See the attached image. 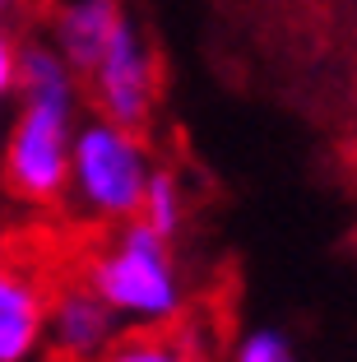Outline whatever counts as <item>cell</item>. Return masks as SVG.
Listing matches in <instances>:
<instances>
[{"label":"cell","instance_id":"obj_9","mask_svg":"<svg viewBox=\"0 0 357 362\" xmlns=\"http://www.w3.org/2000/svg\"><path fill=\"white\" fill-rule=\"evenodd\" d=\"M98 362H209L190 334L172 325H135L130 334H116L112 349Z\"/></svg>","mask_w":357,"mask_h":362},{"label":"cell","instance_id":"obj_13","mask_svg":"<svg viewBox=\"0 0 357 362\" xmlns=\"http://www.w3.org/2000/svg\"><path fill=\"white\" fill-rule=\"evenodd\" d=\"M19 5H23V0H0V19H10V14L19 10Z\"/></svg>","mask_w":357,"mask_h":362},{"label":"cell","instance_id":"obj_11","mask_svg":"<svg viewBox=\"0 0 357 362\" xmlns=\"http://www.w3.org/2000/svg\"><path fill=\"white\" fill-rule=\"evenodd\" d=\"M228 362H297V349H293V339H288L283 330L260 325V330L242 334V339L232 344V358Z\"/></svg>","mask_w":357,"mask_h":362},{"label":"cell","instance_id":"obj_14","mask_svg":"<svg viewBox=\"0 0 357 362\" xmlns=\"http://www.w3.org/2000/svg\"><path fill=\"white\" fill-rule=\"evenodd\" d=\"M5 121H10V112H5V107H0V144H5Z\"/></svg>","mask_w":357,"mask_h":362},{"label":"cell","instance_id":"obj_6","mask_svg":"<svg viewBox=\"0 0 357 362\" xmlns=\"http://www.w3.org/2000/svg\"><path fill=\"white\" fill-rule=\"evenodd\" d=\"M52 288L28 260L0 256V362H33L47 344Z\"/></svg>","mask_w":357,"mask_h":362},{"label":"cell","instance_id":"obj_2","mask_svg":"<svg viewBox=\"0 0 357 362\" xmlns=\"http://www.w3.org/2000/svg\"><path fill=\"white\" fill-rule=\"evenodd\" d=\"M148 172H153V153L144 144V130L107 121L93 112L74 126L65 200L84 214L88 223L116 228L126 218H135Z\"/></svg>","mask_w":357,"mask_h":362},{"label":"cell","instance_id":"obj_1","mask_svg":"<svg viewBox=\"0 0 357 362\" xmlns=\"http://www.w3.org/2000/svg\"><path fill=\"white\" fill-rule=\"evenodd\" d=\"M79 279L116 311L121 325H177L186 316V279L177 269L172 237L139 218L116 223L112 242L88 256Z\"/></svg>","mask_w":357,"mask_h":362},{"label":"cell","instance_id":"obj_4","mask_svg":"<svg viewBox=\"0 0 357 362\" xmlns=\"http://www.w3.org/2000/svg\"><path fill=\"white\" fill-rule=\"evenodd\" d=\"M84 93L93 103V112L107 121H121V126H135V130H144L153 121L158 56L130 14L116 23L107 52L98 56V65L84 75Z\"/></svg>","mask_w":357,"mask_h":362},{"label":"cell","instance_id":"obj_12","mask_svg":"<svg viewBox=\"0 0 357 362\" xmlns=\"http://www.w3.org/2000/svg\"><path fill=\"white\" fill-rule=\"evenodd\" d=\"M19 47H23V37L14 33V23L0 19V107L14 103V84H19Z\"/></svg>","mask_w":357,"mask_h":362},{"label":"cell","instance_id":"obj_5","mask_svg":"<svg viewBox=\"0 0 357 362\" xmlns=\"http://www.w3.org/2000/svg\"><path fill=\"white\" fill-rule=\"evenodd\" d=\"M116 334H121L116 311L98 298L84 279H70V284L52 288V302H47V344L65 362H98L112 349Z\"/></svg>","mask_w":357,"mask_h":362},{"label":"cell","instance_id":"obj_3","mask_svg":"<svg viewBox=\"0 0 357 362\" xmlns=\"http://www.w3.org/2000/svg\"><path fill=\"white\" fill-rule=\"evenodd\" d=\"M79 112L47 103H19L5 121L0 144V186L14 204L28 209H56L70 181V144Z\"/></svg>","mask_w":357,"mask_h":362},{"label":"cell","instance_id":"obj_7","mask_svg":"<svg viewBox=\"0 0 357 362\" xmlns=\"http://www.w3.org/2000/svg\"><path fill=\"white\" fill-rule=\"evenodd\" d=\"M121 19H126L121 0H65L52 14V47L70 61L74 75L84 79L98 65V56L107 52Z\"/></svg>","mask_w":357,"mask_h":362},{"label":"cell","instance_id":"obj_10","mask_svg":"<svg viewBox=\"0 0 357 362\" xmlns=\"http://www.w3.org/2000/svg\"><path fill=\"white\" fill-rule=\"evenodd\" d=\"M135 218L148 223L153 233H163V237L177 242L181 223H186V186L177 181V172H168V168H158V163H153V172H148V181H144V195H139Z\"/></svg>","mask_w":357,"mask_h":362},{"label":"cell","instance_id":"obj_8","mask_svg":"<svg viewBox=\"0 0 357 362\" xmlns=\"http://www.w3.org/2000/svg\"><path fill=\"white\" fill-rule=\"evenodd\" d=\"M14 103H47V107H70V112H79V103H84V79L74 75L70 61L52 47V37H23Z\"/></svg>","mask_w":357,"mask_h":362}]
</instances>
